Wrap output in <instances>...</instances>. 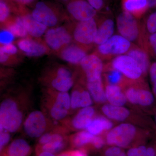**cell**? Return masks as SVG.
Masks as SVG:
<instances>
[{
  "label": "cell",
  "mask_w": 156,
  "mask_h": 156,
  "mask_svg": "<svg viewBox=\"0 0 156 156\" xmlns=\"http://www.w3.org/2000/svg\"><path fill=\"white\" fill-rule=\"evenodd\" d=\"M27 97L21 93L3 99L0 105V127L11 133H15L22 127L27 108Z\"/></svg>",
  "instance_id": "1"
},
{
  "label": "cell",
  "mask_w": 156,
  "mask_h": 156,
  "mask_svg": "<svg viewBox=\"0 0 156 156\" xmlns=\"http://www.w3.org/2000/svg\"><path fill=\"white\" fill-rule=\"evenodd\" d=\"M41 102L43 112L55 122L62 123L70 113V95L68 92L44 87Z\"/></svg>",
  "instance_id": "2"
},
{
  "label": "cell",
  "mask_w": 156,
  "mask_h": 156,
  "mask_svg": "<svg viewBox=\"0 0 156 156\" xmlns=\"http://www.w3.org/2000/svg\"><path fill=\"white\" fill-rule=\"evenodd\" d=\"M30 13L35 19L49 28L71 20L66 10L57 2L38 1L34 5Z\"/></svg>",
  "instance_id": "3"
},
{
  "label": "cell",
  "mask_w": 156,
  "mask_h": 156,
  "mask_svg": "<svg viewBox=\"0 0 156 156\" xmlns=\"http://www.w3.org/2000/svg\"><path fill=\"white\" fill-rule=\"evenodd\" d=\"M40 82L45 88L60 92H68L75 83V78L68 68L61 65H54L44 70Z\"/></svg>",
  "instance_id": "4"
},
{
  "label": "cell",
  "mask_w": 156,
  "mask_h": 156,
  "mask_svg": "<svg viewBox=\"0 0 156 156\" xmlns=\"http://www.w3.org/2000/svg\"><path fill=\"white\" fill-rule=\"evenodd\" d=\"M139 131L132 123L123 122L113 127L107 133L105 142L109 146L129 148L136 142Z\"/></svg>",
  "instance_id": "5"
},
{
  "label": "cell",
  "mask_w": 156,
  "mask_h": 156,
  "mask_svg": "<svg viewBox=\"0 0 156 156\" xmlns=\"http://www.w3.org/2000/svg\"><path fill=\"white\" fill-rule=\"evenodd\" d=\"M74 21L70 20L64 25L48 29L44 36V41L52 52L56 54L73 42V29Z\"/></svg>",
  "instance_id": "6"
},
{
  "label": "cell",
  "mask_w": 156,
  "mask_h": 156,
  "mask_svg": "<svg viewBox=\"0 0 156 156\" xmlns=\"http://www.w3.org/2000/svg\"><path fill=\"white\" fill-rule=\"evenodd\" d=\"M53 122L44 112L36 110L27 115L22 126L27 136L31 138H39L57 125Z\"/></svg>",
  "instance_id": "7"
},
{
  "label": "cell",
  "mask_w": 156,
  "mask_h": 156,
  "mask_svg": "<svg viewBox=\"0 0 156 156\" xmlns=\"http://www.w3.org/2000/svg\"><path fill=\"white\" fill-rule=\"evenodd\" d=\"M97 30L95 18L85 21H74L72 31L74 43L89 51L94 44Z\"/></svg>",
  "instance_id": "8"
},
{
  "label": "cell",
  "mask_w": 156,
  "mask_h": 156,
  "mask_svg": "<svg viewBox=\"0 0 156 156\" xmlns=\"http://www.w3.org/2000/svg\"><path fill=\"white\" fill-rule=\"evenodd\" d=\"M117 26L120 35L131 42L140 44L142 38V30L137 18L133 15L123 11L117 19Z\"/></svg>",
  "instance_id": "9"
},
{
  "label": "cell",
  "mask_w": 156,
  "mask_h": 156,
  "mask_svg": "<svg viewBox=\"0 0 156 156\" xmlns=\"http://www.w3.org/2000/svg\"><path fill=\"white\" fill-rule=\"evenodd\" d=\"M132 43L120 35H113L105 43L97 46L94 53L101 58H110L127 53L132 47Z\"/></svg>",
  "instance_id": "10"
},
{
  "label": "cell",
  "mask_w": 156,
  "mask_h": 156,
  "mask_svg": "<svg viewBox=\"0 0 156 156\" xmlns=\"http://www.w3.org/2000/svg\"><path fill=\"white\" fill-rule=\"evenodd\" d=\"M112 68L119 71L126 79L137 81L144 76L137 62L127 54L115 57L111 63Z\"/></svg>",
  "instance_id": "11"
},
{
  "label": "cell",
  "mask_w": 156,
  "mask_h": 156,
  "mask_svg": "<svg viewBox=\"0 0 156 156\" xmlns=\"http://www.w3.org/2000/svg\"><path fill=\"white\" fill-rule=\"evenodd\" d=\"M66 6L71 20L75 22L95 18L97 11L87 0H69Z\"/></svg>",
  "instance_id": "12"
},
{
  "label": "cell",
  "mask_w": 156,
  "mask_h": 156,
  "mask_svg": "<svg viewBox=\"0 0 156 156\" xmlns=\"http://www.w3.org/2000/svg\"><path fill=\"white\" fill-rule=\"evenodd\" d=\"M16 46L23 55L29 57H40L52 52L44 40L30 37L20 38Z\"/></svg>",
  "instance_id": "13"
},
{
  "label": "cell",
  "mask_w": 156,
  "mask_h": 156,
  "mask_svg": "<svg viewBox=\"0 0 156 156\" xmlns=\"http://www.w3.org/2000/svg\"><path fill=\"white\" fill-rule=\"evenodd\" d=\"M96 115V111L92 106L80 109L71 118H67L61 125L67 130L80 131L87 130L92 119Z\"/></svg>",
  "instance_id": "14"
},
{
  "label": "cell",
  "mask_w": 156,
  "mask_h": 156,
  "mask_svg": "<svg viewBox=\"0 0 156 156\" xmlns=\"http://www.w3.org/2000/svg\"><path fill=\"white\" fill-rule=\"evenodd\" d=\"M86 78V83L102 79L104 65L102 59L95 53L88 54L80 65Z\"/></svg>",
  "instance_id": "15"
},
{
  "label": "cell",
  "mask_w": 156,
  "mask_h": 156,
  "mask_svg": "<svg viewBox=\"0 0 156 156\" xmlns=\"http://www.w3.org/2000/svg\"><path fill=\"white\" fill-rule=\"evenodd\" d=\"M70 95L71 112L92 106L94 101L87 87L77 83L74 85Z\"/></svg>",
  "instance_id": "16"
},
{
  "label": "cell",
  "mask_w": 156,
  "mask_h": 156,
  "mask_svg": "<svg viewBox=\"0 0 156 156\" xmlns=\"http://www.w3.org/2000/svg\"><path fill=\"white\" fill-rule=\"evenodd\" d=\"M88 51L87 49L73 42L56 55L69 64L80 66L82 60L88 55Z\"/></svg>",
  "instance_id": "17"
},
{
  "label": "cell",
  "mask_w": 156,
  "mask_h": 156,
  "mask_svg": "<svg viewBox=\"0 0 156 156\" xmlns=\"http://www.w3.org/2000/svg\"><path fill=\"white\" fill-rule=\"evenodd\" d=\"M22 18L28 36L34 38H41L48 30L46 26L35 19L28 9L19 15Z\"/></svg>",
  "instance_id": "18"
},
{
  "label": "cell",
  "mask_w": 156,
  "mask_h": 156,
  "mask_svg": "<svg viewBox=\"0 0 156 156\" xmlns=\"http://www.w3.org/2000/svg\"><path fill=\"white\" fill-rule=\"evenodd\" d=\"M102 113L112 121L125 122L131 116V111L124 106L105 104L101 108Z\"/></svg>",
  "instance_id": "19"
},
{
  "label": "cell",
  "mask_w": 156,
  "mask_h": 156,
  "mask_svg": "<svg viewBox=\"0 0 156 156\" xmlns=\"http://www.w3.org/2000/svg\"><path fill=\"white\" fill-rule=\"evenodd\" d=\"M1 27L2 30L9 32L15 37L22 38L29 37L22 18L18 15L13 14L7 22L1 25Z\"/></svg>",
  "instance_id": "20"
},
{
  "label": "cell",
  "mask_w": 156,
  "mask_h": 156,
  "mask_svg": "<svg viewBox=\"0 0 156 156\" xmlns=\"http://www.w3.org/2000/svg\"><path fill=\"white\" fill-rule=\"evenodd\" d=\"M114 28V22L111 18L101 20L98 24L97 33L94 44L99 46L107 41L113 35Z\"/></svg>",
  "instance_id": "21"
},
{
  "label": "cell",
  "mask_w": 156,
  "mask_h": 156,
  "mask_svg": "<svg viewBox=\"0 0 156 156\" xmlns=\"http://www.w3.org/2000/svg\"><path fill=\"white\" fill-rule=\"evenodd\" d=\"M105 90L106 101L110 104L124 106L128 102L126 94L120 86L108 84Z\"/></svg>",
  "instance_id": "22"
},
{
  "label": "cell",
  "mask_w": 156,
  "mask_h": 156,
  "mask_svg": "<svg viewBox=\"0 0 156 156\" xmlns=\"http://www.w3.org/2000/svg\"><path fill=\"white\" fill-rule=\"evenodd\" d=\"M137 62L142 70L144 75L147 74L150 67V62L147 53L143 48L132 45L131 49L126 53Z\"/></svg>",
  "instance_id": "23"
},
{
  "label": "cell",
  "mask_w": 156,
  "mask_h": 156,
  "mask_svg": "<svg viewBox=\"0 0 156 156\" xmlns=\"http://www.w3.org/2000/svg\"><path fill=\"white\" fill-rule=\"evenodd\" d=\"M113 123L105 116L95 115L87 130L95 136H98L113 128Z\"/></svg>",
  "instance_id": "24"
},
{
  "label": "cell",
  "mask_w": 156,
  "mask_h": 156,
  "mask_svg": "<svg viewBox=\"0 0 156 156\" xmlns=\"http://www.w3.org/2000/svg\"><path fill=\"white\" fill-rule=\"evenodd\" d=\"M31 152L28 143L22 138L13 140L4 152V156H28Z\"/></svg>",
  "instance_id": "25"
},
{
  "label": "cell",
  "mask_w": 156,
  "mask_h": 156,
  "mask_svg": "<svg viewBox=\"0 0 156 156\" xmlns=\"http://www.w3.org/2000/svg\"><path fill=\"white\" fill-rule=\"evenodd\" d=\"M122 4L124 11L137 19L142 17L149 8L148 0H122Z\"/></svg>",
  "instance_id": "26"
},
{
  "label": "cell",
  "mask_w": 156,
  "mask_h": 156,
  "mask_svg": "<svg viewBox=\"0 0 156 156\" xmlns=\"http://www.w3.org/2000/svg\"><path fill=\"white\" fill-rule=\"evenodd\" d=\"M86 83V87L94 101L98 104H103L106 102L105 90L102 79L94 82Z\"/></svg>",
  "instance_id": "27"
},
{
  "label": "cell",
  "mask_w": 156,
  "mask_h": 156,
  "mask_svg": "<svg viewBox=\"0 0 156 156\" xmlns=\"http://www.w3.org/2000/svg\"><path fill=\"white\" fill-rule=\"evenodd\" d=\"M95 136L87 130H82L71 135L69 139L73 147L81 148L88 144L92 145Z\"/></svg>",
  "instance_id": "28"
},
{
  "label": "cell",
  "mask_w": 156,
  "mask_h": 156,
  "mask_svg": "<svg viewBox=\"0 0 156 156\" xmlns=\"http://www.w3.org/2000/svg\"><path fill=\"white\" fill-rule=\"evenodd\" d=\"M155 98L153 92L148 89L135 86V105L143 107L151 106L154 102Z\"/></svg>",
  "instance_id": "29"
},
{
  "label": "cell",
  "mask_w": 156,
  "mask_h": 156,
  "mask_svg": "<svg viewBox=\"0 0 156 156\" xmlns=\"http://www.w3.org/2000/svg\"><path fill=\"white\" fill-rule=\"evenodd\" d=\"M67 140V135H65L44 145H38L37 148V153L39 154L43 152L53 154L58 152L64 148Z\"/></svg>",
  "instance_id": "30"
},
{
  "label": "cell",
  "mask_w": 156,
  "mask_h": 156,
  "mask_svg": "<svg viewBox=\"0 0 156 156\" xmlns=\"http://www.w3.org/2000/svg\"><path fill=\"white\" fill-rule=\"evenodd\" d=\"M20 54H8L0 52V62L5 66H13L19 63L22 61Z\"/></svg>",
  "instance_id": "31"
},
{
  "label": "cell",
  "mask_w": 156,
  "mask_h": 156,
  "mask_svg": "<svg viewBox=\"0 0 156 156\" xmlns=\"http://www.w3.org/2000/svg\"><path fill=\"white\" fill-rule=\"evenodd\" d=\"M10 5L5 0H0V23L3 25L13 15Z\"/></svg>",
  "instance_id": "32"
},
{
  "label": "cell",
  "mask_w": 156,
  "mask_h": 156,
  "mask_svg": "<svg viewBox=\"0 0 156 156\" xmlns=\"http://www.w3.org/2000/svg\"><path fill=\"white\" fill-rule=\"evenodd\" d=\"M124 76L119 71L112 68L107 74L106 79L108 84L119 85L122 83Z\"/></svg>",
  "instance_id": "33"
},
{
  "label": "cell",
  "mask_w": 156,
  "mask_h": 156,
  "mask_svg": "<svg viewBox=\"0 0 156 156\" xmlns=\"http://www.w3.org/2000/svg\"><path fill=\"white\" fill-rule=\"evenodd\" d=\"M147 147L145 145L135 146L129 148L127 151V156H146Z\"/></svg>",
  "instance_id": "34"
},
{
  "label": "cell",
  "mask_w": 156,
  "mask_h": 156,
  "mask_svg": "<svg viewBox=\"0 0 156 156\" xmlns=\"http://www.w3.org/2000/svg\"><path fill=\"white\" fill-rule=\"evenodd\" d=\"M0 150L2 151L10 141L11 133L2 127H0Z\"/></svg>",
  "instance_id": "35"
},
{
  "label": "cell",
  "mask_w": 156,
  "mask_h": 156,
  "mask_svg": "<svg viewBox=\"0 0 156 156\" xmlns=\"http://www.w3.org/2000/svg\"><path fill=\"white\" fill-rule=\"evenodd\" d=\"M148 73L151 83L153 93L156 98V62L151 65Z\"/></svg>",
  "instance_id": "36"
},
{
  "label": "cell",
  "mask_w": 156,
  "mask_h": 156,
  "mask_svg": "<svg viewBox=\"0 0 156 156\" xmlns=\"http://www.w3.org/2000/svg\"><path fill=\"white\" fill-rule=\"evenodd\" d=\"M148 31L151 34L156 33V12L150 15L146 23Z\"/></svg>",
  "instance_id": "37"
},
{
  "label": "cell",
  "mask_w": 156,
  "mask_h": 156,
  "mask_svg": "<svg viewBox=\"0 0 156 156\" xmlns=\"http://www.w3.org/2000/svg\"><path fill=\"white\" fill-rule=\"evenodd\" d=\"M57 156H88V154L87 151L81 148L77 149L63 152Z\"/></svg>",
  "instance_id": "38"
},
{
  "label": "cell",
  "mask_w": 156,
  "mask_h": 156,
  "mask_svg": "<svg viewBox=\"0 0 156 156\" xmlns=\"http://www.w3.org/2000/svg\"><path fill=\"white\" fill-rule=\"evenodd\" d=\"M123 151V148L119 147L110 146L104 151V156H119Z\"/></svg>",
  "instance_id": "39"
},
{
  "label": "cell",
  "mask_w": 156,
  "mask_h": 156,
  "mask_svg": "<svg viewBox=\"0 0 156 156\" xmlns=\"http://www.w3.org/2000/svg\"><path fill=\"white\" fill-rule=\"evenodd\" d=\"M105 143V140L102 136L100 135L95 136L92 146L96 149H100L103 147Z\"/></svg>",
  "instance_id": "40"
},
{
  "label": "cell",
  "mask_w": 156,
  "mask_h": 156,
  "mask_svg": "<svg viewBox=\"0 0 156 156\" xmlns=\"http://www.w3.org/2000/svg\"><path fill=\"white\" fill-rule=\"evenodd\" d=\"M147 42L151 50L156 56V33L151 34L148 39Z\"/></svg>",
  "instance_id": "41"
},
{
  "label": "cell",
  "mask_w": 156,
  "mask_h": 156,
  "mask_svg": "<svg viewBox=\"0 0 156 156\" xmlns=\"http://www.w3.org/2000/svg\"><path fill=\"white\" fill-rule=\"evenodd\" d=\"M87 1L97 11H100L103 7L104 0H87Z\"/></svg>",
  "instance_id": "42"
},
{
  "label": "cell",
  "mask_w": 156,
  "mask_h": 156,
  "mask_svg": "<svg viewBox=\"0 0 156 156\" xmlns=\"http://www.w3.org/2000/svg\"><path fill=\"white\" fill-rule=\"evenodd\" d=\"M38 2V0H15L17 5L25 7L34 5Z\"/></svg>",
  "instance_id": "43"
},
{
  "label": "cell",
  "mask_w": 156,
  "mask_h": 156,
  "mask_svg": "<svg viewBox=\"0 0 156 156\" xmlns=\"http://www.w3.org/2000/svg\"><path fill=\"white\" fill-rule=\"evenodd\" d=\"M38 156H55L53 154L47 152H43L38 154Z\"/></svg>",
  "instance_id": "44"
},
{
  "label": "cell",
  "mask_w": 156,
  "mask_h": 156,
  "mask_svg": "<svg viewBox=\"0 0 156 156\" xmlns=\"http://www.w3.org/2000/svg\"><path fill=\"white\" fill-rule=\"evenodd\" d=\"M56 1H57V2L60 3L61 5H64L66 6V4H67V3L68 2L69 0H56Z\"/></svg>",
  "instance_id": "45"
},
{
  "label": "cell",
  "mask_w": 156,
  "mask_h": 156,
  "mask_svg": "<svg viewBox=\"0 0 156 156\" xmlns=\"http://www.w3.org/2000/svg\"><path fill=\"white\" fill-rule=\"evenodd\" d=\"M7 2L9 3V4L11 5H15V4H17L15 2V0H5Z\"/></svg>",
  "instance_id": "46"
},
{
  "label": "cell",
  "mask_w": 156,
  "mask_h": 156,
  "mask_svg": "<svg viewBox=\"0 0 156 156\" xmlns=\"http://www.w3.org/2000/svg\"><path fill=\"white\" fill-rule=\"evenodd\" d=\"M154 120H155V123L156 124V112L155 114Z\"/></svg>",
  "instance_id": "47"
},
{
  "label": "cell",
  "mask_w": 156,
  "mask_h": 156,
  "mask_svg": "<svg viewBox=\"0 0 156 156\" xmlns=\"http://www.w3.org/2000/svg\"></svg>",
  "instance_id": "48"
},
{
  "label": "cell",
  "mask_w": 156,
  "mask_h": 156,
  "mask_svg": "<svg viewBox=\"0 0 156 156\" xmlns=\"http://www.w3.org/2000/svg\"></svg>",
  "instance_id": "49"
}]
</instances>
